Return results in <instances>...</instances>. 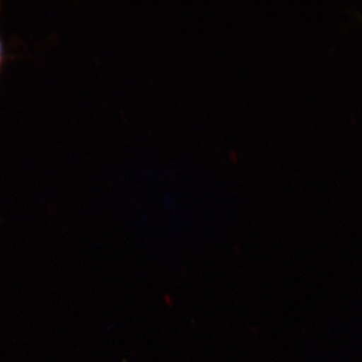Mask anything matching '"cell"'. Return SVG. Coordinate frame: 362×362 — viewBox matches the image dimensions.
<instances>
[{
	"label": "cell",
	"instance_id": "6da1fadb",
	"mask_svg": "<svg viewBox=\"0 0 362 362\" xmlns=\"http://www.w3.org/2000/svg\"><path fill=\"white\" fill-rule=\"evenodd\" d=\"M6 62V44H4V37L0 35V73L4 69V64Z\"/></svg>",
	"mask_w": 362,
	"mask_h": 362
}]
</instances>
